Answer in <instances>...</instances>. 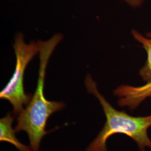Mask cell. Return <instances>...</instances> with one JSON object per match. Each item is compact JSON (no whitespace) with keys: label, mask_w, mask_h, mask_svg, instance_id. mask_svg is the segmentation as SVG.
Masks as SVG:
<instances>
[{"label":"cell","mask_w":151,"mask_h":151,"mask_svg":"<svg viewBox=\"0 0 151 151\" xmlns=\"http://www.w3.org/2000/svg\"><path fill=\"white\" fill-rule=\"evenodd\" d=\"M62 39L61 34H57L47 41L38 42L40 63L37 86L27 106L19 114L17 118L15 130L17 133L24 131L27 133L32 151H39L41 140L48 133L45 129L49 117L65 107L63 103L49 101L44 93L45 76L49 60Z\"/></svg>","instance_id":"6da1fadb"},{"label":"cell","mask_w":151,"mask_h":151,"mask_svg":"<svg viewBox=\"0 0 151 151\" xmlns=\"http://www.w3.org/2000/svg\"><path fill=\"white\" fill-rule=\"evenodd\" d=\"M88 93L97 98L103 108L106 122L103 129L92 142L86 151H108L106 142L113 134H125L137 143L140 151L151 149V139L148 135V130L151 127V115L145 116H133L123 111L113 107L97 89V84L90 75L85 81Z\"/></svg>","instance_id":"7a4b0ae2"},{"label":"cell","mask_w":151,"mask_h":151,"mask_svg":"<svg viewBox=\"0 0 151 151\" xmlns=\"http://www.w3.org/2000/svg\"><path fill=\"white\" fill-rule=\"evenodd\" d=\"M16 56L14 72L8 83L0 92V98L9 101L14 108V113L17 115L24 110L32 97L27 94L24 87V76L27 65L39 52L38 43H26L22 34L16 35L14 44Z\"/></svg>","instance_id":"3957f363"},{"label":"cell","mask_w":151,"mask_h":151,"mask_svg":"<svg viewBox=\"0 0 151 151\" xmlns=\"http://www.w3.org/2000/svg\"><path fill=\"white\" fill-rule=\"evenodd\" d=\"M114 94L119 97L118 104L120 107H128L133 110L151 96V82L137 87L123 85L114 90Z\"/></svg>","instance_id":"277c9868"},{"label":"cell","mask_w":151,"mask_h":151,"mask_svg":"<svg viewBox=\"0 0 151 151\" xmlns=\"http://www.w3.org/2000/svg\"><path fill=\"white\" fill-rule=\"evenodd\" d=\"M13 118L10 113L0 120V140L13 145L19 151H32L27 147L20 142L15 135V130L12 128Z\"/></svg>","instance_id":"5b68a950"},{"label":"cell","mask_w":151,"mask_h":151,"mask_svg":"<svg viewBox=\"0 0 151 151\" xmlns=\"http://www.w3.org/2000/svg\"><path fill=\"white\" fill-rule=\"evenodd\" d=\"M132 33L135 40L142 45L147 54L146 64L139 71V75L146 83L151 82V33H147L146 37L135 30H132Z\"/></svg>","instance_id":"8992f818"},{"label":"cell","mask_w":151,"mask_h":151,"mask_svg":"<svg viewBox=\"0 0 151 151\" xmlns=\"http://www.w3.org/2000/svg\"><path fill=\"white\" fill-rule=\"evenodd\" d=\"M124 1L128 5L134 7L140 6L143 2V0H124Z\"/></svg>","instance_id":"52a82bcc"},{"label":"cell","mask_w":151,"mask_h":151,"mask_svg":"<svg viewBox=\"0 0 151 151\" xmlns=\"http://www.w3.org/2000/svg\"><path fill=\"white\" fill-rule=\"evenodd\" d=\"M150 98H151V96H150Z\"/></svg>","instance_id":"ba28073f"}]
</instances>
